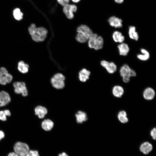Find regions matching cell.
Wrapping results in <instances>:
<instances>
[{"label": "cell", "mask_w": 156, "mask_h": 156, "mask_svg": "<svg viewBox=\"0 0 156 156\" xmlns=\"http://www.w3.org/2000/svg\"><path fill=\"white\" fill-rule=\"evenodd\" d=\"M28 31L32 39L36 42L44 41L47 37V30L42 27H37L32 24L28 28Z\"/></svg>", "instance_id": "6da1fadb"}, {"label": "cell", "mask_w": 156, "mask_h": 156, "mask_svg": "<svg viewBox=\"0 0 156 156\" xmlns=\"http://www.w3.org/2000/svg\"><path fill=\"white\" fill-rule=\"evenodd\" d=\"M77 31L78 34L76 37V39L78 42L81 43L86 42L93 34L92 30L88 26L84 25L79 27Z\"/></svg>", "instance_id": "7a4b0ae2"}, {"label": "cell", "mask_w": 156, "mask_h": 156, "mask_svg": "<svg viewBox=\"0 0 156 156\" xmlns=\"http://www.w3.org/2000/svg\"><path fill=\"white\" fill-rule=\"evenodd\" d=\"M88 40V46L90 48L98 50L103 48L104 43V39L101 36H98L96 34L93 33Z\"/></svg>", "instance_id": "3957f363"}, {"label": "cell", "mask_w": 156, "mask_h": 156, "mask_svg": "<svg viewBox=\"0 0 156 156\" xmlns=\"http://www.w3.org/2000/svg\"><path fill=\"white\" fill-rule=\"evenodd\" d=\"M119 73L123 81L125 83L129 82L131 77H135L136 75L135 71L127 64H124L120 67Z\"/></svg>", "instance_id": "277c9868"}, {"label": "cell", "mask_w": 156, "mask_h": 156, "mask_svg": "<svg viewBox=\"0 0 156 156\" xmlns=\"http://www.w3.org/2000/svg\"><path fill=\"white\" fill-rule=\"evenodd\" d=\"M65 77L61 73L55 74L51 78V81L52 86L57 89H61L65 86L64 81Z\"/></svg>", "instance_id": "5b68a950"}, {"label": "cell", "mask_w": 156, "mask_h": 156, "mask_svg": "<svg viewBox=\"0 0 156 156\" xmlns=\"http://www.w3.org/2000/svg\"><path fill=\"white\" fill-rule=\"evenodd\" d=\"M14 149L19 156H26L29 151V147L26 144L18 142L14 145Z\"/></svg>", "instance_id": "8992f818"}, {"label": "cell", "mask_w": 156, "mask_h": 156, "mask_svg": "<svg viewBox=\"0 0 156 156\" xmlns=\"http://www.w3.org/2000/svg\"><path fill=\"white\" fill-rule=\"evenodd\" d=\"M14 91L16 94H21L23 96L28 94V91L25 83L24 82L16 81L13 83Z\"/></svg>", "instance_id": "52a82bcc"}, {"label": "cell", "mask_w": 156, "mask_h": 156, "mask_svg": "<svg viewBox=\"0 0 156 156\" xmlns=\"http://www.w3.org/2000/svg\"><path fill=\"white\" fill-rule=\"evenodd\" d=\"M13 79L12 75L9 73L4 67L0 68V84L5 85L10 83Z\"/></svg>", "instance_id": "ba28073f"}, {"label": "cell", "mask_w": 156, "mask_h": 156, "mask_svg": "<svg viewBox=\"0 0 156 156\" xmlns=\"http://www.w3.org/2000/svg\"><path fill=\"white\" fill-rule=\"evenodd\" d=\"M101 65L105 69L109 74H112L117 70V67L116 65L113 62H109L106 60H103L100 62Z\"/></svg>", "instance_id": "9c48e42d"}, {"label": "cell", "mask_w": 156, "mask_h": 156, "mask_svg": "<svg viewBox=\"0 0 156 156\" xmlns=\"http://www.w3.org/2000/svg\"><path fill=\"white\" fill-rule=\"evenodd\" d=\"M77 7L75 5L66 4L64 6L63 12L68 18L71 19L73 18V12H76Z\"/></svg>", "instance_id": "30bf717a"}, {"label": "cell", "mask_w": 156, "mask_h": 156, "mask_svg": "<svg viewBox=\"0 0 156 156\" xmlns=\"http://www.w3.org/2000/svg\"><path fill=\"white\" fill-rule=\"evenodd\" d=\"M110 25L115 28H120L122 26V19L115 16L110 17L108 19Z\"/></svg>", "instance_id": "8fae6325"}, {"label": "cell", "mask_w": 156, "mask_h": 156, "mask_svg": "<svg viewBox=\"0 0 156 156\" xmlns=\"http://www.w3.org/2000/svg\"><path fill=\"white\" fill-rule=\"evenodd\" d=\"M11 100L10 96L8 92L4 91H0V107L8 105Z\"/></svg>", "instance_id": "7c38bea8"}, {"label": "cell", "mask_w": 156, "mask_h": 156, "mask_svg": "<svg viewBox=\"0 0 156 156\" xmlns=\"http://www.w3.org/2000/svg\"><path fill=\"white\" fill-rule=\"evenodd\" d=\"M117 48L119 54L121 56H127L130 51L128 45L124 42L119 43L117 46Z\"/></svg>", "instance_id": "4fadbf2b"}, {"label": "cell", "mask_w": 156, "mask_h": 156, "mask_svg": "<svg viewBox=\"0 0 156 156\" xmlns=\"http://www.w3.org/2000/svg\"><path fill=\"white\" fill-rule=\"evenodd\" d=\"M155 92L154 90L150 87L146 88L144 90L143 96L144 99L146 100L153 99L155 97Z\"/></svg>", "instance_id": "5bb4252c"}, {"label": "cell", "mask_w": 156, "mask_h": 156, "mask_svg": "<svg viewBox=\"0 0 156 156\" xmlns=\"http://www.w3.org/2000/svg\"><path fill=\"white\" fill-rule=\"evenodd\" d=\"M128 34L129 38L131 39L137 41L139 38L138 32L136 31V28L133 26H130L129 27Z\"/></svg>", "instance_id": "9a60e30c"}, {"label": "cell", "mask_w": 156, "mask_h": 156, "mask_svg": "<svg viewBox=\"0 0 156 156\" xmlns=\"http://www.w3.org/2000/svg\"><path fill=\"white\" fill-rule=\"evenodd\" d=\"M112 37L114 42L119 44L124 42L125 40V37L122 33L118 31L113 32Z\"/></svg>", "instance_id": "2e32d148"}, {"label": "cell", "mask_w": 156, "mask_h": 156, "mask_svg": "<svg viewBox=\"0 0 156 156\" xmlns=\"http://www.w3.org/2000/svg\"><path fill=\"white\" fill-rule=\"evenodd\" d=\"M35 113L40 118H43L47 113L46 108L41 106H37L34 109Z\"/></svg>", "instance_id": "e0dca14e"}, {"label": "cell", "mask_w": 156, "mask_h": 156, "mask_svg": "<svg viewBox=\"0 0 156 156\" xmlns=\"http://www.w3.org/2000/svg\"><path fill=\"white\" fill-rule=\"evenodd\" d=\"M140 53L137 55V58L142 61H145L148 60L150 57V54L148 51L144 48L140 50Z\"/></svg>", "instance_id": "ac0fdd59"}, {"label": "cell", "mask_w": 156, "mask_h": 156, "mask_svg": "<svg viewBox=\"0 0 156 156\" xmlns=\"http://www.w3.org/2000/svg\"><path fill=\"white\" fill-rule=\"evenodd\" d=\"M124 93L123 88L120 85L114 86L112 89V93L113 95L118 98L121 97Z\"/></svg>", "instance_id": "d6986e66"}, {"label": "cell", "mask_w": 156, "mask_h": 156, "mask_svg": "<svg viewBox=\"0 0 156 156\" xmlns=\"http://www.w3.org/2000/svg\"><path fill=\"white\" fill-rule=\"evenodd\" d=\"M153 148L152 145L148 142H146L142 143L140 146V151L145 154H147L151 152Z\"/></svg>", "instance_id": "ffe728a7"}, {"label": "cell", "mask_w": 156, "mask_h": 156, "mask_svg": "<svg viewBox=\"0 0 156 156\" xmlns=\"http://www.w3.org/2000/svg\"><path fill=\"white\" fill-rule=\"evenodd\" d=\"M79 74L80 80L81 82H85L89 79L90 72L86 69H83L80 71Z\"/></svg>", "instance_id": "44dd1931"}, {"label": "cell", "mask_w": 156, "mask_h": 156, "mask_svg": "<svg viewBox=\"0 0 156 156\" xmlns=\"http://www.w3.org/2000/svg\"><path fill=\"white\" fill-rule=\"evenodd\" d=\"M29 65L23 61H21L18 63L17 68L21 73L25 74L27 73L29 69Z\"/></svg>", "instance_id": "7402d4cb"}, {"label": "cell", "mask_w": 156, "mask_h": 156, "mask_svg": "<svg viewBox=\"0 0 156 156\" xmlns=\"http://www.w3.org/2000/svg\"><path fill=\"white\" fill-rule=\"evenodd\" d=\"M53 125L54 123L53 122L49 119L44 120L41 124L42 128L46 131L51 130L53 127Z\"/></svg>", "instance_id": "603a6c76"}, {"label": "cell", "mask_w": 156, "mask_h": 156, "mask_svg": "<svg viewBox=\"0 0 156 156\" xmlns=\"http://www.w3.org/2000/svg\"><path fill=\"white\" fill-rule=\"evenodd\" d=\"M76 121L78 123H81L87 120L86 114L84 112L79 111L75 115Z\"/></svg>", "instance_id": "cb8c5ba5"}, {"label": "cell", "mask_w": 156, "mask_h": 156, "mask_svg": "<svg viewBox=\"0 0 156 156\" xmlns=\"http://www.w3.org/2000/svg\"><path fill=\"white\" fill-rule=\"evenodd\" d=\"M117 117L119 120L122 123H126L128 121L127 113L124 110L119 112L117 115Z\"/></svg>", "instance_id": "d4e9b609"}, {"label": "cell", "mask_w": 156, "mask_h": 156, "mask_svg": "<svg viewBox=\"0 0 156 156\" xmlns=\"http://www.w3.org/2000/svg\"><path fill=\"white\" fill-rule=\"evenodd\" d=\"M11 114L10 110L5 109L0 111V120L2 121H5L7 120V116H9Z\"/></svg>", "instance_id": "484cf974"}, {"label": "cell", "mask_w": 156, "mask_h": 156, "mask_svg": "<svg viewBox=\"0 0 156 156\" xmlns=\"http://www.w3.org/2000/svg\"><path fill=\"white\" fill-rule=\"evenodd\" d=\"M13 15L14 18L17 20H21L23 18V14L19 8H16L14 10Z\"/></svg>", "instance_id": "4316f807"}, {"label": "cell", "mask_w": 156, "mask_h": 156, "mask_svg": "<svg viewBox=\"0 0 156 156\" xmlns=\"http://www.w3.org/2000/svg\"><path fill=\"white\" fill-rule=\"evenodd\" d=\"M26 156H39L38 152L36 150H29Z\"/></svg>", "instance_id": "83f0119b"}, {"label": "cell", "mask_w": 156, "mask_h": 156, "mask_svg": "<svg viewBox=\"0 0 156 156\" xmlns=\"http://www.w3.org/2000/svg\"><path fill=\"white\" fill-rule=\"evenodd\" d=\"M150 135L152 138L155 140L156 138V129L155 127L153 128L150 132Z\"/></svg>", "instance_id": "f1b7e54d"}, {"label": "cell", "mask_w": 156, "mask_h": 156, "mask_svg": "<svg viewBox=\"0 0 156 156\" xmlns=\"http://www.w3.org/2000/svg\"><path fill=\"white\" fill-rule=\"evenodd\" d=\"M5 134L4 132L1 130H0V140L4 138Z\"/></svg>", "instance_id": "f546056e"}, {"label": "cell", "mask_w": 156, "mask_h": 156, "mask_svg": "<svg viewBox=\"0 0 156 156\" xmlns=\"http://www.w3.org/2000/svg\"><path fill=\"white\" fill-rule=\"evenodd\" d=\"M58 2L62 5L64 6L66 3L63 0H57Z\"/></svg>", "instance_id": "4dcf8cb0"}, {"label": "cell", "mask_w": 156, "mask_h": 156, "mask_svg": "<svg viewBox=\"0 0 156 156\" xmlns=\"http://www.w3.org/2000/svg\"><path fill=\"white\" fill-rule=\"evenodd\" d=\"M8 156H19V155L15 152H12L9 153Z\"/></svg>", "instance_id": "1f68e13d"}, {"label": "cell", "mask_w": 156, "mask_h": 156, "mask_svg": "<svg viewBox=\"0 0 156 156\" xmlns=\"http://www.w3.org/2000/svg\"><path fill=\"white\" fill-rule=\"evenodd\" d=\"M115 2L118 4H121L123 3L124 0H114Z\"/></svg>", "instance_id": "d6a6232c"}, {"label": "cell", "mask_w": 156, "mask_h": 156, "mask_svg": "<svg viewBox=\"0 0 156 156\" xmlns=\"http://www.w3.org/2000/svg\"><path fill=\"white\" fill-rule=\"evenodd\" d=\"M59 156H68V155L65 152H63L59 154Z\"/></svg>", "instance_id": "836d02e7"}, {"label": "cell", "mask_w": 156, "mask_h": 156, "mask_svg": "<svg viewBox=\"0 0 156 156\" xmlns=\"http://www.w3.org/2000/svg\"><path fill=\"white\" fill-rule=\"evenodd\" d=\"M80 0H72L74 3H77L80 1Z\"/></svg>", "instance_id": "e575fe53"}, {"label": "cell", "mask_w": 156, "mask_h": 156, "mask_svg": "<svg viewBox=\"0 0 156 156\" xmlns=\"http://www.w3.org/2000/svg\"><path fill=\"white\" fill-rule=\"evenodd\" d=\"M63 0L66 4H68L69 3L70 1V0Z\"/></svg>", "instance_id": "d590c367"}]
</instances>
